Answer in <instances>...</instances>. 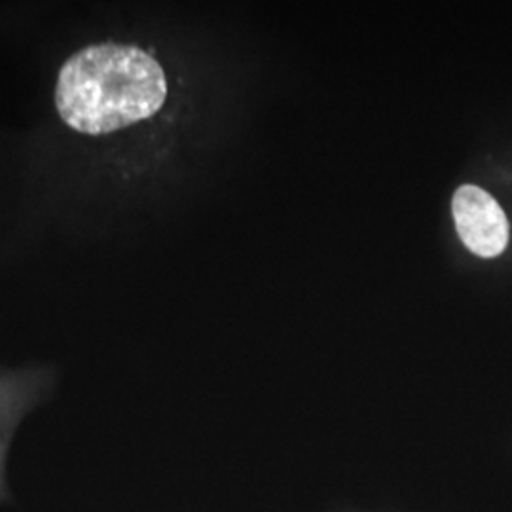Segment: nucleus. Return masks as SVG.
Returning <instances> with one entry per match:
<instances>
[{
	"instance_id": "f03ea898",
	"label": "nucleus",
	"mask_w": 512,
	"mask_h": 512,
	"mask_svg": "<svg viewBox=\"0 0 512 512\" xmlns=\"http://www.w3.org/2000/svg\"><path fill=\"white\" fill-rule=\"evenodd\" d=\"M459 238L476 256L495 258L509 245V220L501 205L486 190L463 184L452 200Z\"/></svg>"
},
{
	"instance_id": "f257e3e1",
	"label": "nucleus",
	"mask_w": 512,
	"mask_h": 512,
	"mask_svg": "<svg viewBox=\"0 0 512 512\" xmlns=\"http://www.w3.org/2000/svg\"><path fill=\"white\" fill-rule=\"evenodd\" d=\"M162 65L141 48L95 44L71 55L57 74L55 109L84 135H109L154 116L164 107Z\"/></svg>"
}]
</instances>
